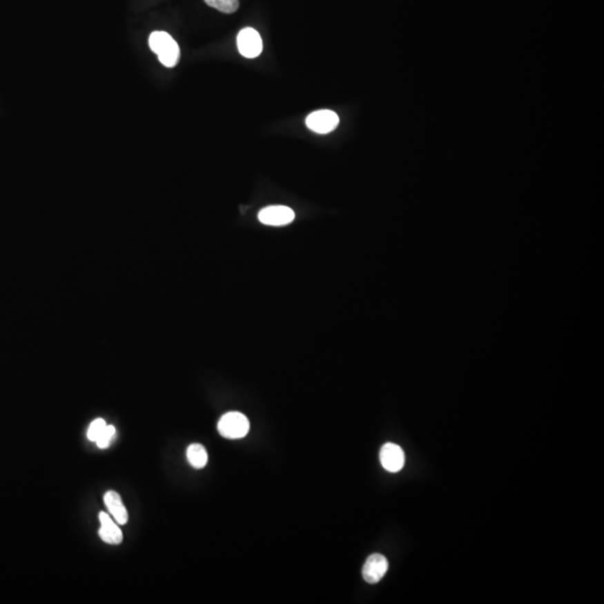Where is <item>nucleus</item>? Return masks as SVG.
I'll return each mask as SVG.
<instances>
[{
  "instance_id": "obj_6",
  "label": "nucleus",
  "mask_w": 604,
  "mask_h": 604,
  "mask_svg": "<svg viewBox=\"0 0 604 604\" xmlns=\"http://www.w3.org/2000/svg\"><path fill=\"white\" fill-rule=\"evenodd\" d=\"M389 569V561L384 555L373 554L362 566V578L369 584L378 583Z\"/></svg>"
},
{
  "instance_id": "obj_10",
  "label": "nucleus",
  "mask_w": 604,
  "mask_h": 604,
  "mask_svg": "<svg viewBox=\"0 0 604 604\" xmlns=\"http://www.w3.org/2000/svg\"><path fill=\"white\" fill-rule=\"evenodd\" d=\"M187 459L194 468L202 469L206 466L208 456L203 445L194 443L187 449Z\"/></svg>"
},
{
  "instance_id": "obj_13",
  "label": "nucleus",
  "mask_w": 604,
  "mask_h": 604,
  "mask_svg": "<svg viewBox=\"0 0 604 604\" xmlns=\"http://www.w3.org/2000/svg\"><path fill=\"white\" fill-rule=\"evenodd\" d=\"M106 427V421L104 419H97L92 422L88 431V438L90 441H97Z\"/></svg>"
},
{
  "instance_id": "obj_4",
  "label": "nucleus",
  "mask_w": 604,
  "mask_h": 604,
  "mask_svg": "<svg viewBox=\"0 0 604 604\" xmlns=\"http://www.w3.org/2000/svg\"><path fill=\"white\" fill-rule=\"evenodd\" d=\"M237 48L243 57L246 59H255L262 53V39L257 30L248 27L239 32Z\"/></svg>"
},
{
  "instance_id": "obj_1",
  "label": "nucleus",
  "mask_w": 604,
  "mask_h": 604,
  "mask_svg": "<svg viewBox=\"0 0 604 604\" xmlns=\"http://www.w3.org/2000/svg\"><path fill=\"white\" fill-rule=\"evenodd\" d=\"M149 46L153 53L157 54L160 63L165 65L166 68H174L179 62V46L168 32H151L149 37Z\"/></svg>"
},
{
  "instance_id": "obj_8",
  "label": "nucleus",
  "mask_w": 604,
  "mask_h": 604,
  "mask_svg": "<svg viewBox=\"0 0 604 604\" xmlns=\"http://www.w3.org/2000/svg\"><path fill=\"white\" fill-rule=\"evenodd\" d=\"M99 518H100L101 523V528L100 531H99L101 540L108 543V544H111V545H118V544L122 543L124 534L121 532L120 528L117 526V524L113 522L111 517L108 514L102 512L99 515Z\"/></svg>"
},
{
  "instance_id": "obj_2",
  "label": "nucleus",
  "mask_w": 604,
  "mask_h": 604,
  "mask_svg": "<svg viewBox=\"0 0 604 604\" xmlns=\"http://www.w3.org/2000/svg\"><path fill=\"white\" fill-rule=\"evenodd\" d=\"M218 432L226 439H241L249 433L250 422L240 412H228L218 421Z\"/></svg>"
},
{
  "instance_id": "obj_12",
  "label": "nucleus",
  "mask_w": 604,
  "mask_h": 604,
  "mask_svg": "<svg viewBox=\"0 0 604 604\" xmlns=\"http://www.w3.org/2000/svg\"><path fill=\"white\" fill-rule=\"evenodd\" d=\"M115 434V427L113 425H106L104 427V430L102 431V433L100 434V436L97 438V447L101 449H106L109 447L110 443L113 441V436Z\"/></svg>"
},
{
  "instance_id": "obj_5",
  "label": "nucleus",
  "mask_w": 604,
  "mask_h": 604,
  "mask_svg": "<svg viewBox=\"0 0 604 604\" xmlns=\"http://www.w3.org/2000/svg\"><path fill=\"white\" fill-rule=\"evenodd\" d=\"M295 214L288 206L275 205L268 206L260 211L259 221L263 224L271 225V226H283L290 224L295 220Z\"/></svg>"
},
{
  "instance_id": "obj_7",
  "label": "nucleus",
  "mask_w": 604,
  "mask_h": 604,
  "mask_svg": "<svg viewBox=\"0 0 604 604\" xmlns=\"http://www.w3.org/2000/svg\"><path fill=\"white\" fill-rule=\"evenodd\" d=\"M380 460L385 470L389 472H398L404 467L405 456L400 445L387 443L380 449Z\"/></svg>"
},
{
  "instance_id": "obj_11",
  "label": "nucleus",
  "mask_w": 604,
  "mask_h": 604,
  "mask_svg": "<svg viewBox=\"0 0 604 604\" xmlns=\"http://www.w3.org/2000/svg\"><path fill=\"white\" fill-rule=\"evenodd\" d=\"M213 8L217 9L224 14H232L239 9V0H204Z\"/></svg>"
},
{
  "instance_id": "obj_3",
  "label": "nucleus",
  "mask_w": 604,
  "mask_h": 604,
  "mask_svg": "<svg viewBox=\"0 0 604 604\" xmlns=\"http://www.w3.org/2000/svg\"><path fill=\"white\" fill-rule=\"evenodd\" d=\"M306 124L313 133L326 135L338 127L339 117L331 110H319L308 115Z\"/></svg>"
},
{
  "instance_id": "obj_9",
  "label": "nucleus",
  "mask_w": 604,
  "mask_h": 604,
  "mask_svg": "<svg viewBox=\"0 0 604 604\" xmlns=\"http://www.w3.org/2000/svg\"><path fill=\"white\" fill-rule=\"evenodd\" d=\"M104 503H106V507L109 509L110 513L113 514L118 524H127L129 516H128L127 509L124 507L122 499H121L118 492H106V495H104Z\"/></svg>"
}]
</instances>
